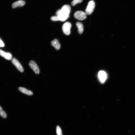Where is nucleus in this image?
<instances>
[{"instance_id": "obj_13", "label": "nucleus", "mask_w": 135, "mask_h": 135, "mask_svg": "<svg viewBox=\"0 0 135 135\" xmlns=\"http://www.w3.org/2000/svg\"><path fill=\"white\" fill-rule=\"evenodd\" d=\"M57 135H63L61 128L59 126H57L56 128Z\"/></svg>"}, {"instance_id": "obj_11", "label": "nucleus", "mask_w": 135, "mask_h": 135, "mask_svg": "<svg viewBox=\"0 0 135 135\" xmlns=\"http://www.w3.org/2000/svg\"><path fill=\"white\" fill-rule=\"evenodd\" d=\"M18 89L21 92L29 96H32L33 94L32 91L23 87H19Z\"/></svg>"}, {"instance_id": "obj_7", "label": "nucleus", "mask_w": 135, "mask_h": 135, "mask_svg": "<svg viewBox=\"0 0 135 135\" xmlns=\"http://www.w3.org/2000/svg\"><path fill=\"white\" fill-rule=\"evenodd\" d=\"M12 62L19 71L21 72H23L24 70L23 67L17 60L14 58L12 60Z\"/></svg>"}, {"instance_id": "obj_12", "label": "nucleus", "mask_w": 135, "mask_h": 135, "mask_svg": "<svg viewBox=\"0 0 135 135\" xmlns=\"http://www.w3.org/2000/svg\"><path fill=\"white\" fill-rule=\"evenodd\" d=\"M76 25L78 28V31L80 34H81L84 31V27L83 24L81 22H78L76 23Z\"/></svg>"}, {"instance_id": "obj_16", "label": "nucleus", "mask_w": 135, "mask_h": 135, "mask_svg": "<svg viewBox=\"0 0 135 135\" xmlns=\"http://www.w3.org/2000/svg\"><path fill=\"white\" fill-rule=\"evenodd\" d=\"M4 46L5 44L4 43L0 38V47H3Z\"/></svg>"}, {"instance_id": "obj_4", "label": "nucleus", "mask_w": 135, "mask_h": 135, "mask_svg": "<svg viewBox=\"0 0 135 135\" xmlns=\"http://www.w3.org/2000/svg\"><path fill=\"white\" fill-rule=\"evenodd\" d=\"M95 3L93 0L90 1L85 10V13L87 15H90L92 14L95 9Z\"/></svg>"}, {"instance_id": "obj_9", "label": "nucleus", "mask_w": 135, "mask_h": 135, "mask_svg": "<svg viewBox=\"0 0 135 135\" xmlns=\"http://www.w3.org/2000/svg\"><path fill=\"white\" fill-rule=\"evenodd\" d=\"M25 4V1L23 0H19L13 3L12 5V7L13 8H15L18 7H21L24 6Z\"/></svg>"}, {"instance_id": "obj_10", "label": "nucleus", "mask_w": 135, "mask_h": 135, "mask_svg": "<svg viewBox=\"0 0 135 135\" xmlns=\"http://www.w3.org/2000/svg\"><path fill=\"white\" fill-rule=\"evenodd\" d=\"M51 44L56 50H58L60 49L61 47L60 44L57 39H55L52 40L51 42Z\"/></svg>"}, {"instance_id": "obj_14", "label": "nucleus", "mask_w": 135, "mask_h": 135, "mask_svg": "<svg viewBox=\"0 0 135 135\" xmlns=\"http://www.w3.org/2000/svg\"><path fill=\"white\" fill-rule=\"evenodd\" d=\"M83 0H73L71 2V5L72 6H75L78 3L82 2Z\"/></svg>"}, {"instance_id": "obj_1", "label": "nucleus", "mask_w": 135, "mask_h": 135, "mask_svg": "<svg viewBox=\"0 0 135 135\" xmlns=\"http://www.w3.org/2000/svg\"><path fill=\"white\" fill-rule=\"evenodd\" d=\"M71 8L69 5L63 6L60 9L58 10L56 12L58 21L62 22L66 21L69 16Z\"/></svg>"}, {"instance_id": "obj_6", "label": "nucleus", "mask_w": 135, "mask_h": 135, "mask_svg": "<svg viewBox=\"0 0 135 135\" xmlns=\"http://www.w3.org/2000/svg\"><path fill=\"white\" fill-rule=\"evenodd\" d=\"M29 65L33 70L36 74L40 73L39 68L36 62L33 61H31L29 63Z\"/></svg>"}, {"instance_id": "obj_3", "label": "nucleus", "mask_w": 135, "mask_h": 135, "mask_svg": "<svg viewBox=\"0 0 135 135\" xmlns=\"http://www.w3.org/2000/svg\"><path fill=\"white\" fill-rule=\"evenodd\" d=\"M71 26V23L69 22H66L63 25L62 29L65 35H68L70 34Z\"/></svg>"}, {"instance_id": "obj_2", "label": "nucleus", "mask_w": 135, "mask_h": 135, "mask_svg": "<svg viewBox=\"0 0 135 135\" xmlns=\"http://www.w3.org/2000/svg\"><path fill=\"white\" fill-rule=\"evenodd\" d=\"M87 15L85 12L82 11H78L75 13L74 16L76 19L80 20H83L86 19Z\"/></svg>"}, {"instance_id": "obj_8", "label": "nucleus", "mask_w": 135, "mask_h": 135, "mask_svg": "<svg viewBox=\"0 0 135 135\" xmlns=\"http://www.w3.org/2000/svg\"><path fill=\"white\" fill-rule=\"evenodd\" d=\"M0 55L8 60H11L12 58V56L11 54L5 52L1 49H0Z\"/></svg>"}, {"instance_id": "obj_17", "label": "nucleus", "mask_w": 135, "mask_h": 135, "mask_svg": "<svg viewBox=\"0 0 135 135\" xmlns=\"http://www.w3.org/2000/svg\"><path fill=\"white\" fill-rule=\"evenodd\" d=\"M2 107H1V106H0V111L2 110Z\"/></svg>"}, {"instance_id": "obj_5", "label": "nucleus", "mask_w": 135, "mask_h": 135, "mask_svg": "<svg viewBox=\"0 0 135 135\" xmlns=\"http://www.w3.org/2000/svg\"><path fill=\"white\" fill-rule=\"evenodd\" d=\"M98 77L101 83H104L107 78V75L104 71H101L98 74Z\"/></svg>"}, {"instance_id": "obj_15", "label": "nucleus", "mask_w": 135, "mask_h": 135, "mask_svg": "<svg viewBox=\"0 0 135 135\" xmlns=\"http://www.w3.org/2000/svg\"><path fill=\"white\" fill-rule=\"evenodd\" d=\"M0 116L4 118L5 119L7 118V115L5 112L3 110L0 111Z\"/></svg>"}]
</instances>
